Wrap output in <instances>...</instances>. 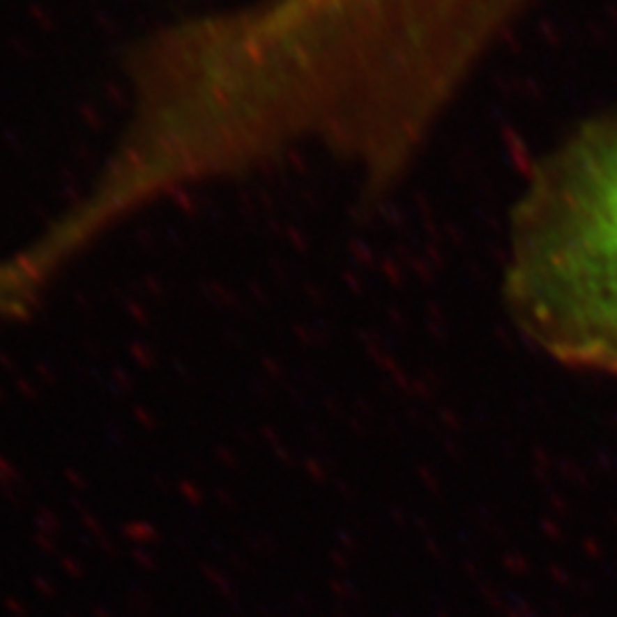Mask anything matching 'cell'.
<instances>
[{
  "instance_id": "1",
  "label": "cell",
  "mask_w": 617,
  "mask_h": 617,
  "mask_svg": "<svg viewBox=\"0 0 617 617\" xmlns=\"http://www.w3.org/2000/svg\"><path fill=\"white\" fill-rule=\"evenodd\" d=\"M505 309L558 364L617 377V108L547 151L510 211Z\"/></svg>"
}]
</instances>
